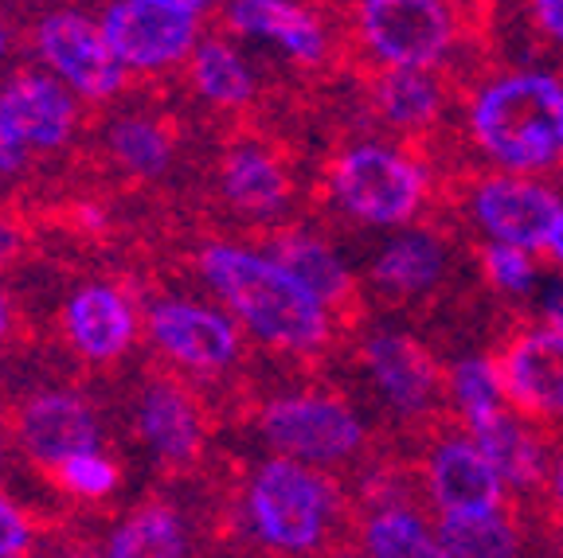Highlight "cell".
<instances>
[{
  "label": "cell",
  "instance_id": "cell-1",
  "mask_svg": "<svg viewBox=\"0 0 563 558\" xmlns=\"http://www.w3.org/2000/svg\"><path fill=\"white\" fill-rule=\"evenodd\" d=\"M141 263L220 301L246 341L271 351L278 364L321 367L341 344H349V332L329 316V309L263 250L185 227L157 238Z\"/></svg>",
  "mask_w": 563,
  "mask_h": 558
},
{
  "label": "cell",
  "instance_id": "cell-2",
  "mask_svg": "<svg viewBox=\"0 0 563 558\" xmlns=\"http://www.w3.org/2000/svg\"><path fill=\"white\" fill-rule=\"evenodd\" d=\"M309 208H317V180L306 176V153L294 133L263 118L203 133L180 203L188 231L251 246L274 231L309 227Z\"/></svg>",
  "mask_w": 563,
  "mask_h": 558
},
{
  "label": "cell",
  "instance_id": "cell-3",
  "mask_svg": "<svg viewBox=\"0 0 563 558\" xmlns=\"http://www.w3.org/2000/svg\"><path fill=\"white\" fill-rule=\"evenodd\" d=\"M133 286L141 297L145 351L196 383L208 399L216 426L246 422L258 399L255 371L246 367V332L231 313H220L208 297L168 278L157 266H137Z\"/></svg>",
  "mask_w": 563,
  "mask_h": 558
},
{
  "label": "cell",
  "instance_id": "cell-4",
  "mask_svg": "<svg viewBox=\"0 0 563 558\" xmlns=\"http://www.w3.org/2000/svg\"><path fill=\"white\" fill-rule=\"evenodd\" d=\"M246 422L258 429L263 445H271L274 457H290L321 472L349 469L352 480L396 449L391 437L364 426L356 406L325 383L278 394L258 391Z\"/></svg>",
  "mask_w": 563,
  "mask_h": 558
},
{
  "label": "cell",
  "instance_id": "cell-5",
  "mask_svg": "<svg viewBox=\"0 0 563 558\" xmlns=\"http://www.w3.org/2000/svg\"><path fill=\"white\" fill-rule=\"evenodd\" d=\"M470 141L493 165L540 172L563 157V79L517 70L485 79L470 98Z\"/></svg>",
  "mask_w": 563,
  "mask_h": 558
},
{
  "label": "cell",
  "instance_id": "cell-6",
  "mask_svg": "<svg viewBox=\"0 0 563 558\" xmlns=\"http://www.w3.org/2000/svg\"><path fill=\"white\" fill-rule=\"evenodd\" d=\"M130 422L165 480H192L211 469L208 434L216 429V414L208 399L150 351L133 371Z\"/></svg>",
  "mask_w": 563,
  "mask_h": 558
},
{
  "label": "cell",
  "instance_id": "cell-7",
  "mask_svg": "<svg viewBox=\"0 0 563 558\" xmlns=\"http://www.w3.org/2000/svg\"><path fill=\"white\" fill-rule=\"evenodd\" d=\"M427 203L434 208L431 172L379 141L344 148L317 172V208H333L364 227H404L422 219Z\"/></svg>",
  "mask_w": 563,
  "mask_h": 558
},
{
  "label": "cell",
  "instance_id": "cell-8",
  "mask_svg": "<svg viewBox=\"0 0 563 558\" xmlns=\"http://www.w3.org/2000/svg\"><path fill=\"white\" fill-rule=\"evenodd\" d=\"M457 27L450 0H352L344 24L352 75L368 67H442L457 47Z\"/></svg>",
  "mask_w": 563,
  "mask_h": 558
},
{
  "label": "cell",
  "instance_id": "cell-9",
  "mask_svg": "<svg viewBox=\"0 0 563 558\" xmlns=\"http://www.w3.org/2000/svg\"><path fill=\"white\" fill-rule=\"evenodd\" d=\"M364 376L384 402L387 437L404 449L415 434L454 414L450 399V371H442L439 356L411 332H368L356 348Z\"/></svg>",
  "mask_w": 563,
  "mask_h": 558
},
{
  "label": "cell",
  "instance_id": "cell-10",
  "mask_svg": "<svg viewBox=\"0 0 563 558\" xmlns=\"http://www.w3.org/2000/svg\"><path fill=\"white\" fill-rule=\"evenodd\" d=\"M216 32L239 35V40H263L282 47L290 67L301 75L306 87L333 82L341 70H352V55L344 44V32L317 12L313 4L298 0H228L216 9Z\"/></svg>",
  "mask_w": 563,
  "mask_h": 558
},
{
  "label": "cell",
  "instance_id": "cell-11",
  "mask_svg": "<svg viewBox=\"0 0 563 558\" xmlns=\"http://www.w3.org/2000/svg\"><path fill=\"white\" fill-rule=\"evenodd\" d=\"M0 418L16 454L35 472H47L75 454H95L106 442L102 414L90 399V387L67 383V379L0 399Z\"/></svg>",
  "mask_w": 563,
  "mask_h": 558
},
{
  "label": "cell",
  "instance_id": "cell-12",
  "mask_svg": "<svg viewBox=\"0 0 563 558\" xmlns=\"http://www.w3.org/2000/svg\"><path fill=\"white\" fill-rule=\"evenodd\" d=\"M439 192L442 208L462 203L470 219L489 235V243L520 246V250H544L563 211L560 196L540 188V183L525 180V176L477 172V168H470V172L462 168L457 176L442 180Z\"/></svg>",
  "mask_w": 563,
  "mask_h": 558
},
{
  "label": "cell",
  "instance_id": "cell-13",
  "mask_svg": "<svg viewBox=\"0 0 563 558\" xmlns=\"http://www.w3.org/2000/svg\"><path fill=\"white\" fill-rule=\"evenodd\" d=\"M79 102L82 98L63 90L59 79L27 67V63L0 82V118L12 130V137L32 153L35 168H40V183L59 176L79 145L82 118H87Z\"/></svg>",
  "mask_w": 563,
  "mask_h": 558
},
{
  "label": "cell",
  "instance_id": "cell-14",
  "mask_svg": "<svg viewBox=\"0 0 563 558\" xmlns=\"http://www.w3.org/2000/svg\"><path fill=\"white\" fill-rule=\"evenodd\" d=\"M399 454L415 457L431 492L434 512H497L509 504L501 472L466 434V422L450 414L415 434Z\"/></svg>",
  "mask_w": 563,
  "mask_h": 558
},
{
  "label": "cell",
  "instance_id": "cell-15",
  "mask_svg": "<svg viewBox=\"0 0 563 558\" xmlns=\"http://www.w3.org/2000/svg\"><path fill=\"white\" fill-rule=\"evenodd\" d=\"M24 52H32L44 67H52L87 105L110 102L130 82V70L118 63L102 27L87 12H40L24 32Z\"/></svg>",
  "mask_w": 563,
  "mask_h": 558
},
{
  "label": "cell",
  "instance_id": "cell-16",
  "mask_svg": "<svg viewBox=\"0 0 563 558\" xmlns=\"http://www.w3.org/2000/svg\"><path fill=\"white\" fill-rule=\"evenodd\" d=\"M200 20L176 0H114L98 27L130 75H173L200 44Z\"/></svg>",
  "mask_w": 563,
  "mask_h": 558
},
{
  "label": "cell",
  "instance_id": "cell-17",
  "mask_svg": "<svg viewBox=\"0 0 563 558\" xmlns=\"http://www.w3.org/2000/svg\"><path fill=\"white\" fill-rule=\"evenodd\" d=\"M364 94V118L376 130L404 141L407 153L431 145L446 110L454 102L457 82L434 70H399V67H368L356 75Z\"/></svg>",
  "mask_w": 563,
  "mask_h": 558
},
{
  "label": "cell",
  "instance_id": "cell-18",
  "mask_svg": "<svg viewBox=\"0 0 563 558\" xmlns=\"http://www.w3.org/2000/svg\"><path fill=\"white\" fill-rule=\"evenodd\" d=\"M497 376L512 411L532 426L548 429L563 422V336L555 328L517 321L509 336L497 344Z\"/></svg>",
  "mask_w": 563,
  "mask_h": 558
},
{
  "label": "cell",
  "instance_id": "cell-19",
  "mask_svg": "<svg viewBox=\"0 0 563 558\" xmlns=\"http://www.w3.org/2000/svg\"><path fill=\"white\" fill-rule=\"evenodd\" d=\"M258 250L278 263L282 270H290L309 293L329 309L336 324L344 332H361L364 316H368V297H364L361 281L352 278L349 266L336 258V250L329 246V238H321L309 227H294V231H274V235L258 238Z\"/></svg>",
  "mask_w": 563,
  "mask_h": 558
},
{
  "label": "cell",
  "instance_id": "cell-20",
  "mask_svg": "<svg viewBox=\"0 0 563 558\" xmlns=\"http://www.w3.org/2000/svg\"><path fill=\"white\" fill-rule=\"evenodd\" d=\"M372 289L391 305L431 301L450 278V246L439 231H411L399 235L376 254L368 270Z\"/></svg>",
  "mask_w": 563,
  "mask_h": 558
},
{
  "label": "cell",
  "instance_id": "cell-21",
  "mask_svg": "<svg viewBox=\"0 0 563 558\" xmlns=\"http://www.w3.org/2000/svg\"><path fill=\"white\" fill-rule=\"evenodd\" d=\"M470 437L477 442L489 465L501 472V480L509 484L517 496H544L548 489V434L532 422H520V414H493L485 422L466 426Z\"/></svg>",
  "mask_w": 563,
  "mask_h": 558
},
{
  "label": "cell",
  "instance_id": "cell-22",
  "mask_svg": "<svg viewBox=\"0 0 563 558\" xmlns=\"http://www.w3.org/2000/svg\"><path fill=\"white\" fill-rule=\"evenodd\" d=\"M102 558H188V520L173 500L137 504L114 527Z\"/></svg>",
  "mask_w": 563,
  "mask_h": 558
},
{
  "label": "cell",
  "instance_id": "cell-23",
  "mask_svg": "<svg viewBox=\"0 0 563 558\" xmlns=\"http://www.w3.org/2000/svg\"><path fill=\"white\" fill-rule=\"evenodd\" d=\"M361 547L368 558H450L431 520L411 507H379L361 520Z\"/></svg>",
  "mask_w": 563,
  "mask_h": 558
},
{
  "label": "cell",
  "instance_id": "cell-24",
  "mask_svg": "<svg viewBox=\"0 0 563 558\" xmlns=\"http://www.w3.org/2000/svg\"><path fill=\"white\" fill-rule=\"evenodd\" d=\"M450 399H454V414L466 426L485 422L493 414H501L505 406V387L497 376L493 356H462L450 367Z\"/></svg>",
  "mask_w": 563,
  "mask_h": 558
},
{
  "label": "cell",
  "instance_id": "cell-25",
  "mask_svg": "<svg viewBox=\"0 0 563 558\" xmlns=\"http://www.w3.org/2000/svg\"><path fill=\"white\" fill-rule=\"evenodd\" d=\"M47 480V489L63 492L70 500H82V504H98V500H110L122 489V469L110 454L95 449V454H75L67 461L52 465L47 472H40Z\"/></svg>",
  "mask_w": 563,
  "mask_h": 558
},
{
  "label": "cell",
  "instance_id": "cell-26",
  "mask_svg": "<svg viewBox=\"0 0 563 558\" xmlns=\"http://www.w3.org/2000/svg\"><path fill=\"white\" fill-rule=\"evenodd\" d=\"M477 266H482V278L501 293H532L537 286V266L528 258V250L505 243H482L477 246Z\"/></svg>",
  "mask_w": 563,
  "mask_h": 558
},
{
  "label": "cell",
  "instance_id": "cell-27",
  "mask_svg": "<svg viewBox=\"0 0 563 558\" xmlns=\"http://www.w3.org/2000/svg\"><path fill=\"white\" fill-rule=\"evenodd\" d=\"M35 543V524L32 515L20 504H12L9 496H0V555H32Z\"/></svg>",
  "mask_w": 563,
  "mask_h": 558
},
{
  "label": "cell",
  "instance_id": "cell-28",
  "mask_svg": "<svg viewBox=\"0 0 563 558\" xmlns=\"http://www.w3.org/2000/svg\"><path fill=\"white\" fill-rule=\"evenodd\" d=\"M52 9H70V12H79V9H106V0H20V47H24V32L27 24H32L40 12H52Z\"/></svg>",
  "mask_w": 563,
  "mask_h": 558
},
{
  "label": "cell",
  "instance_id": "cell-29",
  "mask_svg": "<svg viewBox=\"0 0 563 558\" xmlns=\"http://www.w3.org/2000/svg\"><path fill=\"white\" fill-rule=\"evenodd\" d=\"M532 24L552 47H563V0H532Z\"/></svg>",
  "mask_w": 563,
  "mask_h": 558
},
{
  "label": "cell",
  "instance_id": "cell-30",
  "mask_svg": "<svg viewBox=\"0 0 563 558\" xmlns=\"http://www.w3.org/2000/svg\"><path fill=\"white\" fill-rule=\"evenodd\" d=\"M544 500H548V512H552V524H560V520H563V449L555 454L552 472H548Z\"/></svg>",
  "mask_w": 563,
  "mask_h": 558
},
{
  "label": "cell",
  "instance_id": "cell-31",
  "mask_svg": "<svg viewBox=\"0 0 563 558\" xmlns=\"http://www.w3.org/2000/svg\"><path fill=\"white\" fill-rule=\"evenodd\" d=\"M12 336H16V305H12L9 289L0 286V348H12Z\"/></svg>",
  "mask_w": 563,
  "mask_h": 558
},
{
  "label": "cell",
  "instance_id": "cell-32",
  "mask_svg": "<svg viewBox=\"0 0 563 558\" xmlns=\"http://www.w3.org/2000/svg\"><path fill=\"white\" fill-rule=\"evenodd\" d=\"M544 321H548V328H555L563 336V281L548 286V293H544Z\"/></svg>",
  "mask_w": 563,
  "mask_h": 558
},
{
  "label": "cell",
  "instance_id": "cell-33",
  "mask_svg": "<svg viewBox=\"0 0 563 558\" xmlns=\"http://www.w3.org/2000/svg\"><path fill=\"white\" fill-rule=\"evenodd\" d=\"M12 47H20V32L12 27V20L0 12V67H4V59L12 55Z\"/></svg>",
  "mask_w": 563,
  "mask_h": 558
},
{
  "label": "cell",
  "instance_id": "cell-34",
  "mask_svg": "<svg viewBox=\"0 0 563 558\" xmlns=\"http://www.w3.org/2000/svg\"><path fill=\"white\" fill-rule=\"evenodd\" d=\"M544 254H548V258H552L555 266H563V211H560V219H555L552 235H548V243H544Z\"/></svg>",
  "mask_w": 563,
  "mask_h": 558
},
{
  "label": "cell",
  "instance_id": "cell-35",
  "mask_svg": "<svg viewBox=\"0 0 563 558\" xmlns=\"http://www.w3.org/2000/svg\"><path fill=\"white\" fill-rule=\"evenodd\" d=\"M176 4H185V9H192L196 16H203V12L220 9V0H176Z\"/></svg>",
  "mask_w": 563,
  "mask_h": 558
},
{
  "label": "cell",
  "instance_id": "cell-36",
  "mask_svg": "<svg viewBox=\"0 0 563 558\" xmlns=\"http://www.w3.org/2000/svg\"><path fill=\"white\" fill-rule=\"evenodd\" d=\"M329 558H368V550L361 547V543H352V547H341V550H333Z\"/></svg>",
  "mask_w": 563,
  "mask_h": 558
},
{
  "label": "cell",
  "instance_id": "cell-37",
  "mask_svg": "<svg viewBox=\"0 0 563 558\" xmlns=\"http://www.w3.org/2000/svg\"><path fill=\"white\" fill-rule=\"evenodd\" d=\"M4 449H9V429H4V418H0V469H4Z\"/></svg>",
  "mask_w": 563,
  "mask_h": 558
},
{
  "label": "cell",
  "instance_id": "cell-38",
  "mask_svg": "<svg viewBox=\"0 0 563 558\" xmlns=\"http://www.w3.org/2000/svg\"><path fill=\"white\" fill-rule=\"evenodd\" d=\"M555 547L563 550V520H560V524H555Z\"/></svg>",
  "mask_w": 563,
  "mask_h": 558
},
{
  "label": "cell",
  "instance_id": "cell-39",
  "mask_svg": "<svg viewBox=\"0 0 563 558\" xmlns=\"http://www.w3.org/2000/svg\"><path fill=\"white\" fill-rule=\"evenodd\" d=\"M548 558H563V550H555V555H548Z\"/></svg>",
  "mask_w": 563,
  "mask_h": 558
},
{
  "label": "cell",
  "instance_id": "cell-40",
  "mask_svg": "<svg viewBox=\"0 0 563 558\" xmlns=\"http://www.w3.org/2000/svg\"><path fill=\"white\" fill-rule=\"evenodd\" d=\"M0 558H24V555H0Z\"/></svg>",
  "mask_w": 563,
  "mask_h": 558
}]
</instances>
